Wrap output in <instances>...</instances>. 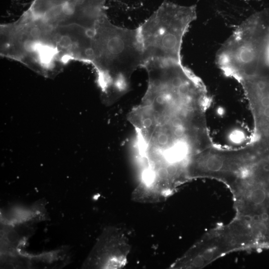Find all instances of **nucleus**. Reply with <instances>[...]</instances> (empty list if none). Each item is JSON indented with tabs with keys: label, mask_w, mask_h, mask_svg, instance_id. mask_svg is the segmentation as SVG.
<instances>
[{
	"label": "nucleus",
	"mask_w": 269,
	"mask_h": 269,
	"mask_svg": "<svg viewBox=\"0 0 269 269\" xmlns=\"http://www.w3.org/2000/svg\"><path fill=\"white\" fill-rule=\"evenodd\" d=\"M266 82H267V88L269 89V80Z\"/></svg>",
	"instance_id": "obj_11"
},
{
	"label": "nucleus",
	"mask_w": 269,
	"mask_h": 269,
	"mask_svg": "<svg viewBox=\"0 0 269 269\" xmlns=\"http://www.w3.org/2000/svg\"><path fill=\"white\" fill-rule=\"evenodd\" d=\"M197 18L196 6L181 5L165 0L137 27L145 64L150 61H182L183 38ZM145 65V64H144Z\"/></svg>",
	"instance_id": "obj_4"
},
{
	"label": "nucleus",
	"mask_w": 269,
	"mask_h": 269,
	"mask_svg": "<svg viewBox=\"0 0 269 269\" xmlns=\"http://www.w3.org/2000/svg\"><path fill=\"white\" fill-rule=\"evenodd\" d=\"M224 161L220 156L212 155L209 156L203 162V167L208 172H219L223 167Z\"/></svg>",
	"instance_id": "obj_7"
},
{
	"label": "nucleus",
	"mask_w": 269,
	"mask_h": 269,
	"mask_svg": "<svg viewBox=\"0 0 269 269\" xmlns=\"http://www.w3.org/2000/svg\"><path fill=\"white\" fill-rule=\"evenodd\" d=\"M106 0H69L36 12L25 10L3 24V44L14 61L45 72L63 70L71 61L86 63L92 37L107 15Z\"/></svg>",
	"instance_id": "obj_1"
},
{
	"label": "nucleus",
	"mask_w": 269,
	"mask_h": 269,
	"mask_svg": "<svg viewBox=\"0 0 269 269\" xmlns=\"http://www.w3.org/2000/svg\"><path fill=\"white\" fill-rule=\"evenodd\" d=\"M198 96L169 75L148 74L141 101L128 117L135 130L134 148L141 173L168 174L188 166L193 153L178 141L175 133L182 126L197 124L192 106Z\"/></svg>",
	"instance_id": "obj_2"
},
{
	"label": "nucleus",
	"mask_w": 269,
	"mask_h": 269,
	"mask_svg": "<svg viewBox=\"0 0 269 269\" xmlns=\"http://www.w3.org/2000/svg\"><path fill=\"white\" fill-rule=\"evenodd\" d=\"M145 62L138 28H128L111 22L107 15L97 23L91 43L89 64L106 103L127 93L131 77Z\"/></svg>",
	"instance_id": "obj_3"
},
{
	"label": "nucleus",
	"mask_w": 269,
	"mask_h": 269,
	"mask_svg": "<svg viewBox=\"0 0 269 269\" xmlns=\"http://www.w3.org/2000/svg\"><path fill=\"white\" fill-rule=\"evenodd\" d=\"M263 113L265 116L269 118V106L265 108L263 111Z\"/></svg>",
	"instance_id": "obj_10"
},
{
	"label": "nucleus",
	"mask_w": 269,
	"mask_h": 269,
	"mask_svg": "<svg viewBox=\"0 0 269 269\" xmlns=\"http://www.w3.org/2000/svg\"><path fill=\"white\" fill-rule=\"evenodd\" d=\"M256 87L260 92H264L267 89V82L264 80H259L256 82Z\"/></svg>",
	"instance_id": "obj_8"
},
{
	"label": "nucleus",
	"mask_w": 269,
	"mask_h": 269,
	"mask_svg": "<svg viewBox=\"0 0 269 269\" xmlns=\"http://www.w3.org/2000/svg\"><path fill=\"white\" fill-rule=\"evenodd\" d=\"M220 226L206 233L171 266L172 269H201L230 253Z\"/></svg>",
	"instance_id": "obj_6"
},
{
	"label": "nucleus",
	"mask_w": 269,
	"mask_h": 269,
	"mask_svg": "<svg viewBox=\"0 0 269 269\" xmlns=\"http://www.w3.org/2000/svg\"><path fill=\"white\" fill-rule=\"evenodd\" d=\"M261 105L266 108L269 106V95H264L261 99Z\"/></svg>",
	"instance_id": "obj_9"
},
{
	"label": "nucleus",
	"mask_w": 269,
	"mask_h": 269,
	"mask_svg": "<svg viewBox=\"0 0 269 269\" xmlns=\"http://www.w3.org/2000/svg\"><path fill=\"white\" fill-rule=\"evenodd\" d=\"M130 244L121 227L105 228L87 258L83 268L120 269L127 263Z\"/></svg>",
	"instance_id": "obj_5"
}]
</instances>
